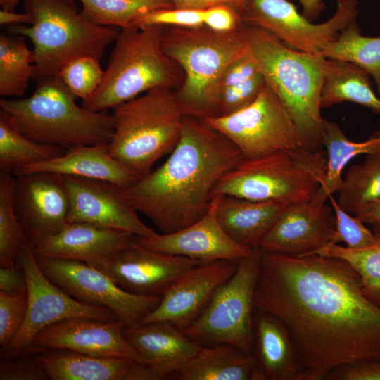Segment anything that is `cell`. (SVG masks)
Instances as JSON below:
<instances>
[{"mask_svg":"<svg viewBox=\"0 0 380 380\" xmlns=\"http://www.w3.org/2000/svg\"><path fill=\"white\" fill-rule=\"evenodd\" d=\"M262 253L254 307L289 331L301 380H322L352 363L380 360V307L346 260Z\"/></svg>","mask_w":380,"mask_h":380,"instance_id":"cell-1","label":"cell"},{"mask_svg":"<svg viewBox=\"0 0 380 380\" xmlns=\"http://www.w3.org/2000/svg\"><path fill=\"white\" fill-rule=\"evenodd\" d=\"M170 154L159 167L122 189L129 205L163 233L201 219L220 179L243 159L224 135L203 119L188 115Z\"/></svg>","mask_w":380,"mask_h":380,"instance_id":"cell-2","label":"cell"},{"mask_svg":"<svg viewBox=\"0 0 380 380\" xmlns=\"http://www.w3.org/2000/svg\"><path fill=\"white\" fill-rule=\"evenodd\" d=\"M246 25V24H245ZM248 46L265 82L281 101L298 132L301 147L323 146L321 115L325 57L293 49L272 34L246 25Z\"/></svg>","mask_w":380,"mask_h":380,"instance_id":"cell-3","label":"cell"},{"mask_svg":"<svg viewBox=\"0 0 380 380\" xmlns=\"http://www.w3.org/2000/svg\"><path fill=\"white\" fill-rule=\"evenodd\" d=\"M37 82L34 91L28 97L0 100L1 110L9 115L20 133L66 150L110 141L115 129L113 114L78 106L58 76Z\"/></svg>","mask_w":380,"mask_h":380,"instance_id":"cell-4","label":"cell"},{"mask_svg":"<svg viewBox=\"0 0 380 380\" xmlns=\"http://www.w3.org/2000/svg\"><path fill=\"white\" fill-rule=\"evenodd\" d=\"M248 45L244 23L224 32L205 25L162 27V48L184 72V80L175 94L186 115L213 116L223 72Z\"/></svg>","mask_w":380,"mask_h":380,"instance_id":"cell-5","label":"cell"},{"mask_svg":"<svg viewBox=\"0 0 380 380\" xmlns=\"http://www.w3.org/2000/svg\"><path fill=\"white\" fill-rule=\"evenodd\" d=\"M30 26L16 25L11 32L27 37L34 46L32 79L58 76L72 60L91 56L101 60L120 29L91 22L72 0H22Z\"/></svg>","mask_w":380,"mask_h":380,"instance_id":"cell-6","label":"cell"},{"mask_svg":"<svg viewBox=\"0 0 380 380\" xmlns=\"http://www.w3.org/2000/svg\"><path fill=\"white\" fill-rule=\"evenodd\" d=\"M160 26L120 30L96 91L82 106L100 112L157 88L175 90L184 75L163 51Z\"/></svg>","mask_w":380,"mask_h":380,"instance_id":"cell-7","label":"cell"},{"mask_svg":"<svg viewBox=\"0 0 380 380\" xmlns=\"http://www.w3.org/2000/svg\"><path fill=\"white\" fill-rule=\"evenodd\" d=\"M113 109L115 129L110 155L139 178L177 144L186 115L175 90H149Z\"/></svg>","mask_w":380,"mask_h":380,"instance_id":"cell-8","label":"cell"},{"mask_svg":"<svg viewBox=\"0 0 380 380\" xmlns=\"http://www.w3.org/2000/svg\"><path fill=\"white\" fill-rule=\"evenodd\" d=\"M326 165L327 158L320 150L303 148L243 158L222 175L212 198L230 196L286 205L303 203L322 185Z\"/></svg>","mask_w":380,"mask_h":380,"instance_id":"cell-9","label":"cell"},{"mask_svg":"<svg viewBox=\"0 0 380 380\" xmlns=\"http://www.w3.org/2000/svg\"><path fill=\"white\" fill-rule=\"evenodd\" d=\"M262 253L259 247L238 262L232 277L183 331L201 342L229 344L246 353L253 350V310Z\"/></svg>","mask_w":380,"mask_h":380,"instance_id":"cell-10","label":"cell"},{"mask_svg":"<svg viewBox=\"0 0 380 380\" xmlns=\"http://www.w3.org/2000/svg\"><path fill=\"white\" fill-rule=\"evenodd\" d=\"M203 120L229 139L244 159L302 148L293 119L267 83L246 107L229 115Z\"/></svg>","mask_w":380,"mask_h":380,"instance_id":"cell-11","label":"cell"},{"mask_svg":"<svg viewBox=\"0 0 380 380\" xmlns=\"http://www.w3.org/2000/svg\"><path fill=\"white\" fill-rule=\"evenodd\" d=\"M27 281V306L24 323L5 350L8 357L36 353L33 341L45 328L72 317L118 319L110 310L81 302L55 284L41 269L33 249L27 246L20 258Z\"/></svg>","mask_w":380,"mask_h":380,"instance_id":"cell-12","label":"cell"},{"mask_svg":"<svg viewBox=\"0 0 380 380\" xmlns=\"http://www.w3.org/2000/svg\"><path fill=\"white\" fill-rule=\"evenodd\" d=\"M336 4L332 17L314 24L289 0H247L241 20L247 25L269 32L293 49L322 54L358 15V0H336Z\"/></svg>","mask_w":380,"mask_h":380,"instance_id":"cell-13","label":"cell"},{"mask_svg":"<svg viewBox=\"0 0 380 380\" xmlns=\"http://www.w3.org/2000/svg\"><path fill=\"white\" fill-rule=\"evenodd\" d=\"M37 260L46 276L64 291L81 302L110 310L125 327L139 324L161 298L126 291L104 272L84 262Z\"/></svg>","mask_w":380,"mask_h":380,"instance_id":"cell-14","label":"cell"},{"mask_svg":"<svg viewBox=\"0 0 380 380\" xmlns=\"http://www.w3.org/2000/svg\"><path fill=\"white\" fill-rule=\"evenodd\" d=\"M14 177L15 211L33 249L68 224L69 199L63 176L37 172Z\"/></svg>","mask_w":380,"mask_h":380,"instance_id":"cell-15","label":"cell"},{"mask_svg":"<svg viewBox=\"0 0 380 380\" xmlns=\"http://www.w3.org/2000/svg\"><path fill=\"white\" fill-rule=\"evenodd\" d=\"M63 176L69 199L68 222H84L142 237L157 233L139 218L122 188L101 179Z\"/></svg>","mask_w":380,"mask_h":380,"instance_id":"cell-16","label":"cell"},{"mask_svg":"<svg viewBox=\"0 0 380 380\" xmlns=\"http://www.w3.org/2000/svg\"><path fill=\"white\" fill-rule=\"evenodd\" d=\"M202 263L148 248L134 241L103 263L94 266L131 293L162 296L183 274Z\"/></svg>","mask_w":380,"mask_h":380,"instance_id":"cell-17","label":"cell"},{"mask_svg":"<svg viewBox=\"0 0 380 380\" xmlns=\"http://www.w3.org/2000/svg\"><path fill=\"white\" fill-rule=\"evenodd\" d=\"M328 198L319 188L309 201L286 205L260 243L261 251L301 255L329 243L335 215Z\"/></svg>","mask_w":380,"mask_h":380,"instance_id":"cell-18","label":"cell"},{"mask_svg":"<svg viewBox=\"0 0 380 380\" xmlns=\"http://www.w3.org/2000/svg\"><path fill=\"white\" fill-rule=\"evenodd\" d=\"M238 262H202L183 274L161 296L139 324L168 322L184 330L205 309L217 289L235 272Z\"/></svg>","mask_w":380,"mask_h":380,"instance_id":"cell-19","label":"cell"},{"mask_svg":"<svg viewBox=\"0 0 380 380\" xmlns=\"http://www.w3.org/2000/svg\"><path fill=\"white\" fill-rule=\"evenodd\" d=\"M119 319L72 317L40 331L33 341L37 354L47 350H68L96 356L128 358L141 363L135 348L123 334Z\"/></svg>","mask_w":380,"mask_h":380,"instance_id":"cell-20","label":"cell"},{"mask_svg":"<svg viewBox=\"0 0 380 380\" xmlns=\"http://www.w3.org/2000/svg\"><path fill=\"white\" fill-rule=\"evenodd\" d=\"M219 196L212 198L206 213L191 225L170 233L150 237L134 236L138 243L158 252L209 262L219 260L239 262L253 248L232 240L222 228L217 217Z\"/></svg>","mask_w":380,"mask_h":380,"instance_id":"cell-21","label":"cell"},{"mask_svg":"<svg viewBox=\"0 0 380 380\" xmlns=\"http://www.w3.org/2000/svg\"><path fill=\"white\" fill-rule=\"evenodd\" d=\"M134 235L84 222H68L34 248L38 258L70 260L98 266L129 244Z\"/></svg>","mask_w":380,"mask_h":380,"instance_id":"cell-22","label":"cell"},{"mask_svg":"<svg viewBox=\"0 0 380 380\" xmlns=\"http://www.w3.org/2000/svg\"><path fill=\"white\" fill-rule=\"evenodd\" d=\"M123 334L135 348L153 380L177 372L202 347L201 343L168 322L124 327Z\"/></svg>","mask_w":380,"mask_h":380,"instance_id":"cell-23","label":"cell"},{"mask_svg":"<svg viewBox=\"0 0 380 380\" xmlns=\"http://www.w3.org/2000/svg\"><path fill=\"white\" fill-rule=\"evenodd\" d=\"M108 144L75 146L60 156L18 168L12 175L46 172L101 179L122 189L128 187L139 177L110 155Z\"/></svg>","mask_w":380,"mask_h":380,"instance_id":"cell-24","label":"cell"},{"mask_svg":"<svg viewBox=\"0 0 380 380\" xmlns=\"http://www.w3.org/2000/svg\"><path fill=\"white\" fill-rule=\"evenodd\" d=\"M253 352L266 380H301L296 350L286 327L277 317L255 307Z\"/></svg>","mask_w":380,"mask_h":380,"instance_id":"cell-25","label":"cell"},{"mask_svg":"<svg viewBox=\"0 0 380 380\" xmlns=\"http://www.w3.org/2000/svg\"><path fill=\"white\" fill-rule=\"evenodd\" d=\"M217 217L226 234L249 248L259 246L286 205L272 201H252L218 196Z\"/></svg>","mask_w":380,"mask_h":380,"instance_id":"cell-26","label":"cell"},{"mask_svg":"<svg viewBox=\"0 0 380 380\" xmlns=\"http://www.w3.org/2000/svg\"><path fill=\"white\" fill-rule=\"evenodd\" d=\"M37 357L51 380H134L139 363L68 350H47Z\"/></svg>","mask_w":380,"mask_h":380,"instance_id":"cell-27","label":"cell"},{"mask_svg":"<svg viewBox=\"0 0 380 380\" xmlns=\"http://www.w3.org/2000/svg\"><path fill=\"white\" fill-rule=\"evenodd\" d=\"M176 373L181 380H266L253 353L222 343L201 347Z\"/></svg>","mask_w":380,"mask_h":380,"instance_id":"cell-28","label":"cell"},{"mask_svg":"<svg viewBox=\"0 0 380 380\" xmlns=\"http://www.w3.org/2000/svg\"><path fill=\"white\" fill-rule=\"evenodd\" d=\"M344 101L361 105L380 115V97L372 87L369 75L353 63L326 58L322 108Z\"/></svg>","mask_w":380,"mask_h":380,"instance_id":"cell-29","label":"cell"},{"mask_svg":"<svg viewBox=\"0 0 380 380\" xmlns=\"http://www.w3.org/2000/svg\"><path fill=\"white\" fill-rule=\"evenodd\" d=\"M323 145L327 158L320 189L329 197L340 188L343 170L351 159L361 154L380 155V129L363 141H352L336 123L324 119Z\"/></svg>","mask_w":380,"mask_h":380,"instance_id":"cell-30","label":"cell"},{"mask_svg":"<svg viewBox=\"0 0 380 380\" xmlns=\"http://www.w3.org/2000/svg\"><path fill=\"white\" fill-rule=\"evenodd\" d=\"M66 149L33 141L20 133L9 115L0 110V170L20 167L64 154Z\"/></svg>","mask_w":380,"mask_h":380,"instance_id":"cell-31","label":"cell"},{"mask_svg":"<svg viewBox=\"0 0 380 380\" xmlns=\"http://www.w3.org/2000/svg\"><path fill=\"white\" fill-rule=\"evenodd\" d=\"M322 55L353 63L364 70L374 80L380 97V36L362 34L355 20L339 33Z\"/></svg>","mask_w":380,"mask_h":380,"instance_id":"cell-32","label":"cell"},{"mask_svg":"<svg viewBox=\"0 0 380 380\" xmlns=\"http://www.w3.org/2000/svg\"><path fill=\"white\" fill-rule=\"evenodd\" d=\"M34 55L20 34L0 35V95L21 96L32 79Z\"/></svg>","mask_w":380,"mask_h":380,"instance_id":"cell-33","label":"cell"},{"mask_svg":"<svg viewBox=\"0 0 380 380\" xmlns=\"http://www.w3.org/2000/svg\"><path fill=\"white\" fill-rule=\"evenodd\" d=\"M372 226L376 243L369 247L350 249L328 243L307 254L338 258L348 262L358 273L365 296L380 307V224Z\"/></svg>","mask_w":380,"mask_h":380,"instance_id":"cell-34","label":"cell"},{"mask_svg":"<svg viewBox=\"0 0 380 380\" xmlns=\"http://www.w3.org/2000/svg\"><path fill=\"white\" fill-rule=\"evenodd\" d=\"M337 203L355 215L380 197V155H368L361 164L352 165L338 190Z\"/></svg>","mask_w":380,"mask_h":380,"instance_id":"cell-35","label":"cell"},{"mask_svg":"<svg viewBox=\"0 0 380 380\" xmlns=\"http://www.w3.org/2000/svg\"><path fill=\"white\" fill-rule=\"evenodd\" d=\"M14 176L0 170V265L15 267L23 249L29 245L13 205Z\"/></svg>","mask_w":380,"mask_h":380,"instance_id":"cell-36","label":"cell"},{"mask_svg":"<svg viewBox=\"0 0 380 380\" xmlns=\"http://www.w3.org/2000/svg\"><path fill=\"white\" fill-rule=\"evenodd\" d=\"M82 15L99 25L120 30L136 28L134 19L150 11L173 8L170 0H79Z\"/></svg>","mask_w":380,"mask_h":380,"instance_id":"cell-37","label":"cell"},{"mask_svg":"<svg viewBox=\"0 0 380 380\" xmlns=\"http://www.w3.org/2000/svg\"><path fill=\"white\" fill-rule=\"evenodd\" d=\"M98 58L91 56H79L67 63L58 77L76 99L89 98L101 84L104 70Z\"/></svg>","mask_w":380,"mask_h":380,"instance_id":"cell-38","label":"cell"},{"mask_svg":"<svg viewBox=\"0 0 380 380\" xmlns=\"http://www.w3.org/2000/svg\"><path fill=\"white\" fill-rule=\"evenodd\" d=\"M328 199L335 215V229L330 236L329 243H343L350 249H362L376 243L372 229H368L355 215L342 209L333 194L329 195Z\"/></svg>","mask_w":380,"mask_h":380,"instance_id":"cell-39","label":"cell"},{"mask_svg":"<svg viewBox=\"0 0 380 380\" xmlns=\"http://www.w3.org/2000/svg\"><path fill=\"white\" fill-rule=\"evenodd\" d=\"M265 83L260 72L243 82L221 89L215 101L213 117L229 115L246 107L257 98Z\"/></svg>","mask_w":380,"mask_h":380,"instance_id":"cell-40","label":"cell"},{"mask_svg":"<svg viewBox=\"0 0 380 380\" xmlns=\"http://www.w3.org/2000/svg\"><path fill=\"white\" fill-rule=\"evenodd\" d=\"M27 289L6 293L0 291V345L5 350L20 330L27 312Z\"/></svg>","mask_w":380,"mask_h":380,"instance_id":"cell-41","label":"cell"},{"mask_svg":"<svg viewBox=\"0 0 380 380\" xmlns=\"http://www.w3.org/2000/svg\"><path fill=\"white\" fill-rule=\"evenodd\" d=\"M204 11L176 8L150 11L137 17L134 27L147 26L196 27L204 25Z\"/></svg>","mask_w":380,"mask_h":380,"instance_id":"cell-42","label":"cell"},{"mask_svg":"<svg viewBox=\"0 0 380 380\" xmlns=\"http://www.w3.org/2000/svg\"><path fill=\"white\" fill-rule=\"evenodd\" d=\"M259 73L260 71L257 61L248 45V47L236 56L223 72L217 93L222 89L243 82Z\"/></svg>","mask_w":380,"mask_h":380,"instance_id":"cell-43","label":"cell"},{"mask_svg":"<svg viewBox=\"0 0 380 380\" xmlns=\"http://www.w3.org/2000/svg\"><path fill=\"white\" fill-rule=\"evenodd\" d=\"M47 379H50L37 357L0 362V380Z\"/></svg>","mask_w":380,"mask_h":380,"instance_id":"cell-44","label":"cell"},{"mask_svg":"<svg viewBox=\"0 0 380 380\" xmlns=\"http://www.w3.org/2000/svg\"><path fill=\"white\" fill-rule=\"evenodd\" d=\"M329 380H380V360L352 363L333 370Z\"/></svg>","mask_w":380,"mask_h":380,"instance_id":"cell-45","label":"cell"},{"mask_svg":"<svg viewBox=\"0 0 380 380\" xmlns=\"http://www.w3.org/2000/svg\"><path fill=\"white\" fill-rule=\"evenodd\" d=\"M204 25L217 32H229L238 27L242 23L241 15L233 8L219 5L204 11Z\"/></svg>","mask_w":380,"mask_h":380,"instance_id":"cell-46","label":"cell"},{"mask_svg":"<svg viewBox=\"0 0 380 380\" xmlns=\"http://www.w3.org/2000/svg\"><path fill=\"white\" fill-rule=\"evenodd\" d=\"M173 8L205 11L211 7L226 5L235 9L240 13L244 8L247 0H170Z\"/></svg>","mask_w":380,"mask_h":380,"instance_id":"cell-47","label":"cell"},{"mask_svg":"<svg viewBox=\"0 0 380 380\" xmlns=\"http://www.w3.org/2000/svg\"><path fill=\"white\" fill-rule=\"evenodd\" d=\"M26 289V277L19 263L15 267H0V291L13 293Z\"/></svg>","mask_w":380,"mask_h":380,"instance_id":"cell-48","label":"cell"},{"mask_svg":"<svg viewBox=\"0 0 380 380\" xmlns=\"http://www.w3.org/2000/svg\"><path fill=\"white\" fill-rule=\"evenodd\" d=\"M365 224H380V197L354 215Z\"/></svg>","mask_w":380,"mask_h":380,"instance_id":"cell-49","label":"cell"},{"mask_svg":"<svg viewBox=\"0 0 380 380\" xmlns=\"http://www.w3.org/2000/svg\"><path fill=\"white\" fill-rule=\"evenodd\" d=\"M302 6V14L313 22L324 10L326 4L323 0H297Z\"/></svg>","mask_w":380,"mask_h":380,"instance_id":"cell-50","label":"cell"},{"mask_svg":"<svg viewBox=\"0 0 380 380\" xmlns=\"http://www.w3.org/2000/svg\"><path fill=\"white\" fill-rule=\"evenodd\" d=\"M33 21L30 14L25 12L18 13L15 11L1 10L0 11V24L1 25H19L22 23L32 24Z\"/></svg>","mask_w":380,"mask_h":380,"instance_id":"cell-51","label":"cell"},{"mask_svg":"<svg viewBox=\"0 0 380 380\" xmlns=\"http://www.w3.org/2000/svg\"><path fill=\"white\" fill-rule=\"evenodd\" d=\"M20 0H0V5L3 10L15 11Z\"/></svg>","mask_w":380,"mask_h":380,"instance_id":"cell-52","label":"cell"}]
</instances>
